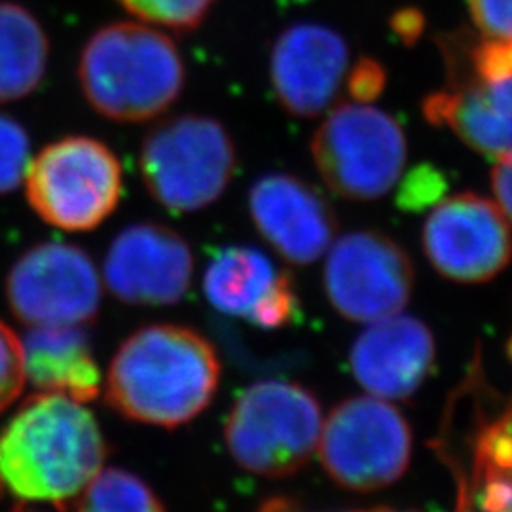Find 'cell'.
I'll return each instance as SVG.
<instances>
[{"label": "cell", "instance_id": "21", "mask_svg": "<svg viewBox=\"0 0 512 512\" xmlns=\"http://www.w3.org/2000/svg\"><path fill=\"white\" fill-rule=\"evenodd\" d=\"M131 16L171 31H194L202 25L217 0H118Z\"/></svg>", "mask_w": 512, "mask_h": 512}, {"label": "cell", "instance_id": "9", "mask_svg": "<svg viewBox=\"0 0 512 512\" xmlns=\"http://www.w3.org/2000/svg\"><path fill=\"white\" fill-rule=\"evenodd\" d=\"M10 310L27 327H84L97 315L103 289L92 258L71 243L31 247L6 277Z\"/></svg>", "mask_w": 512, "mask_h": 512}, {"label": "cell", "instance_id": "28", "mask_svg": "<svg viewBox=\"0 0 512 512\" xmlns=\"http://www.w3.org/2000/svg\"><path fill=\"white\" fill-rule=\"evenodd\" d=\"M476 27L490 38H512V0H467Z\"/></svg>", "mask_w": 512, "mask_h": 512}, {"label": "cell", "instance_id": "6", "mask_svg": "<svg viewBox=\"0 0 512 512\" xmlns=\"http://www.w3.org/2000/svg\"><path fill=\"white\" fill-rule=\"evenodd\" d=\"M25 196L46 224L65 232H88L118 207L122 164L103 141L86 135L63 137L31 160Z\"/></svg>", "mask_w": 512, "mask_h": 512}, {"label": "cell", "instance_id": "26", "mask_svg": "<svg viewBox=\"0 0 512 512\" xmlns=\"http://www.w3.org/2000/svg\"><path fill=\"white\" fill-rule=\"evenodd\" d=\"M465 54L475 80L490 82L512 78V38H488L475 42Z\"/></svg>", "mask_w": 512, "mask_h": 512}, {"label": "cell", "instance_id": "14", "mask_svg": "<svg viewBox=\"0 0 512 512\" xmlns=\"http://www.w3.org/2000/svg\"><path fill=\"white\" fill-rule=\"evenodd\" d=\"M256 230L294 266H310L329 251L338 220L325 196L300 177L270 173L249 190Z\"/></svg>", "mask_w": 512, "mask_h": 512}, {"label": "cell", "instance_id": "31", "mask_svg": "<svg viewBox=\"0 0 512 512\" xmlns=\"http://www.w3.org/2000/svg\"><path fill=\"white\" fill-rule=\"evenodd\" d=\"M255 512H317L311 511L304 503L293 497H272L264 501Z\"/></svg>", "mask_w": 512, "mask_h": 512}, {"label": "cell", "instance_id": "12", "mask_svg": "<svg viewBox=\"0 0 512 512\" xmlns=\"http://www.w3.org/2000/svg\"><path fill=\"white\" fill-rule=\"evenodd\" d=\"M194 274L188 241L175 230L139 222L110 243L103 277L110 293L135 306H169L183 300Z\"/></svg>", "mask_w": 512, "mask_h": 512}, {"label": "cell", "instance_id": "23", "mask_svg": "<svg viewBox=\"0 0 512 512\" xmlns=\"http://www.w3.org/2000/svg\"><path fill=\"white\" fill-rule=\"evenodd\" d=\"M458 512H512V471L459 484Z\"/></svg>", "mask_w": 512, "mask_h": 512}, {"label": "cell", "instance_id": "30", "mask_svg": "<svg viewBox=\"0 0 512 512\" xmlns=\"http://www.w3.org/2000/svg\"><path fill=\"white\" fill-rule=\"evenodd\" d=\"M492 190L497 207L512 222V156L503 158L495 164L492 171Z\"/></svg>", "mask_w": 512, "mask_h": 512}, {"label": "cell", "instance_id": "33", "mask_svg": "<svg viewBox=\"0 0 512 512\" xmlns=\"http://www.w3.org/2000/svg\"><path fill=\"white\" fill-rule=\"evenodd\" d=\"M509 359L512 361V338L509 340Z\"/></svg>", "mask_w": 512, "mask_h": 512}, {"label": "cell", "instance_id": "11", "mask_svg": "<svg viewBox=\"0 0 512 512\" xmlns=\"http://www.w3.org/2000/svg\"><path fill=\"white\" fill-rule=\"evenodd\" d=\"M423 253L442 277L486 283L512 258L507 217L484 196L461 192L437 203L421 230Z\"/></svg>", "mask_w": 512, "mask_h": 512}, {"label": "cell", "instance_id": "7", "mask_svg": "<svg viewBox=\"0 0 512 512\" xmlns=\"http://www.w3.org/2000/svg\"><path fill=\"white\" fill-rule=\"evenodd\" d=\"M321 179L346 200L370 202L387 194L403 175L408 143L395 116L368 103L330 110L311 139Z\"/></svg>", "mask_w": 512, "mask_h": 512}, {"label": "cell", "instance_id": "1", "mask_svg": "<svg viewBox=\"0 0 512 512\" xmlns=\"http://www.w3.org/2000/svg\"><path fill=\"white\" fill-rule=\"evenodd\" d=\"M105 458L107 444L92 412L71 397L38 391L0 431V495L74 505Z\"/></svg>", "mask_w": 512, "mask_h": 512}, {"label": "cell", "instance_id": "17", "mask_svg": "<svg viewBox=\"0 0 512 512\" xmlns=\"http://www.w3.org/2000/svg\"><path fill=\"white\" fill-rule=\"evenodd\" d=\"M421 110L431 126L450 129L476 152L494 160L512 156V78L454 82L429 93Z\"/></svg>", "mask_w": 512, "mask_h": 512}, {"label": "cell", "instance_id": "8", "mask_svg": "<svg viewBox=\"0 0 512 512\" xmlns=\"http://www.w3.org/2000/svg\"><path fill=\"white\" fill-rule=\"evenodd\" d=\"M317 452L336 484L374 492L397 482L408 469L412 431L393 404L374 395L353 397L330 412Z\"/></svg>", "mask_w": 512, "mask_h": 512}, {"label": "cell", "instance_id": "27", "mask_svg": "<svg viewBox=\"0 0 512 512\" xmlns=\"http://www.w3.org/2000/svg\"><path fill=\"white\" fill-rule=\"evenodd\" d=\"M385 84V67L372 57H361L349 74H346L349 97L355 99V103H372L384 93Z\"/></svg>", "mask_w": 512, "mask_h": 512}, {"label": "cell", "instance_id": "3", "mask_svg": "<svg viewBox=\"0 0 512 512\" xmlns=\"http://www.w3.org/2000/svg\"><path fill=\"white\" fill-rule=\"evenodd\" d=\"M78 82L97 114L112 122H147L181 97L186 67L160 27L122 21L97 29L78 59Z\"/></svg>", "mask_w": 512, "mask_h": 512}, {"label": "cell", "instance_id": "19", "mask_svg": "<svg viewBox=\"0 0 512 512\" xmlns=\"http://www.w3.org/2000/svg\"><path fill=\"white\" fill-rule=\"evenodd\" d=\"M50 40L27 8L0 0V105L37 90L48 71Z\"/></svg>", "mask_w": 512, "mask_h": 512}, {"label": "cell", "instance_id": "5", "mask_svg": "<svg viewBox=\"0 0 512 512\" xmlns=\"http://www.w3.org/2000/svg\"><path fill=\"white\" fill-rule=\"evenodd\" d=\"M321 429V404L311 391L283 380H264L247 387L232 406L224 439L239 467L281 478L308 465Z\"/></svg>", "mask_w": 512, "mask_h": 512}, {"label": "cell", "instance_id": "29", "mask_svg": "<svg viewBox=\"0 0 512 512\" xmlns=\"http://www.w3.org/2000/svg\"><path fill=\"white\" fill-rule=\"evenodd\" d=\"M391 29L403 44L412 46L425 31V16L418 8H403L391 18Z\"/></svg>", "mask_w": 512, "mask_h": 512}, {"label": "cell", "instance_id": "22", "mask_svg": "<svg viewBox=\"0 0 512 512\" xmlns=\"http://www.w3.org/2000/svg\"><path fill=\"white\" fill-rule=\"evenodd\" d=\"M31 139L18 120L0 114V196L25 181L31 164Z\"/></svg>", "mask_w": 512, "mask_h": 512}, {"label": "cell", "instance_id": "16", "mask_svg": "<svg viewBox=\"0 0 512 512\" xmlns=\"http://www.w3.org/2000/svg\"><path fill=\"white\" fill-rule=\"evenodd\" d=\"M435 338L425 323L410 315H391L370 323L349 353L353 376L384 401L412 397L435 363Z\"/></svg>", "mask_w": 512, "mask_h": 512}, {"label": "cell", "instance_id": "20", "mask_svg": "<svg viewBox=\"0 0 512 512\" xmlns=\"http://www.w3.org/2000/svg\"><path fill=\"white\" fill-rule=\"evenodd\" d=\"M76 512H165L147 482L124 469H101L74 501Z\"/></svg>", "mask_w": 512, "mask_h": 512}, {"label": "cell", "instance_id": "32", "mask_svg": "<svg viewBox=\"0 0 512 512\" xmlns=\"http://www.w3.org/2000/svg\"><path fill=\"white\" fill-rule=\"evenodd\" d=\"M366 512H399V511H393V509H376V511H366Z\"/></svg>", "mask_w": 512, "mask_h": 512}, {"label": "cell", "instance_id": "25", "mask_svg": "<svg viewBox=\"0 0 512 512\" xmlns=\"http://www.w3.org/2000/svg\"><path fill=\"white\" fill-rule=\"evenodd\" d=\"M25 384L23 342L14 330L0 321V412L18 401Z\"/></svg>", "mask_w": 512, "mask_h": 512}, {"label": "cell", "instance_id": "15", "mask_svg": "<svg viewBox=\"0 0 512 512\" xmlns=\"http://www.w3.org/2000/svg\"><path fill=\"white\" fill-rule=\"evenodd\" d=\"M203 291L213 308L262 329L287 327L300 311L291 277L245 245L224 247L213 256L203 275Z\"/></svg>", "mask_w": 512, "mask_h": 512}, {"label": "cell", "instance_id": "13", "mask_svg": "<svg viewBox=\"0 0 512 512\" xmlns=\"http://www.w3.org/2000/svg\"><path fill=\"white\" fill-rule=\"evenodd\" d=\"M349 67L346 38L321 23H296L275 40L270 80L285 112L313 118L329 109Z\"/></svg>", "mask_w": 512, "mask_h": 512}, {"label": "cell", "instance_id": "18", "mask_svg": "<svg viewBox=\"0 0 512 512\" xmlns=\"http://www.w3.org/2000/svg\"><path fill=\"white\" fill-rule=\"evenodd\" d=\"M25 376L42 393L78 403L99 397L103 378L82 327H33L23 340Z\"/></svg>", "mask_w": 512, "mask_h": 512}, {"label": "cell", "instance_id": "2", "mask_svg": "<svg viewBox=\"0 0 512 512\" xmlns=\"http://www.w3.org/2000/svg\"><path fill=\"white\" fill-rule=\"evenodd\" d=\"M219 380V355L200 332L150 325L133 332L116 351L105 397L128 420L173 429L202 414Z\"/></svg>", "mask_w": 512, "mask_h": 512}, {"label": "cell", "instance_id": "34", "mask_svg": "<svg viewBox=\"0 0 512 512\" xmlns=\"http://www.w3.org/2000/svg\"><path fill=\"white\" fill-rule=\"evenodd\" d=\"M14 512H37V511H29V509H23V507H21V509H16V511Z\"/></svg>", "mask_w": 512, "mask_h": 512}, {"label": "cell", "instance_id": "10", "mask_svg": "<svg viewBox=\"0 0 512 512\" xmlns=\"http://www.w3.org/2000/svg\"><path fill=\"white\" fill-rule=\"evenodd\" d=\"M323 279L329 302L342 317L374 323L406 308L414 266L395 239L357 230L332 241Z\"/></svg>", "mask_w": 512, "mask_h": 512}, {"label": "cell", "instance_id": "24", "mask_svg": "<svg viewBox=\"0 0 512 512\" xmlns=\"http://www.w3.org/2000/svg\"><path fill=\"white\" fill-rule=\"evenodd\" d=\"M448 192V177L431 164L416 165L406 173L397 194V205L406 213H420L433 207Z\"/></svg>", "mask_w": 512, "mask_h": 512}, {"label": "cell", "instance_id": "4", "mask_svg": "<svg viewBox=\"0 0 512 512\" xmlns=\"http://www.w3.org/2000/svg\"><path fill=\"white\" fill-rule=\"evenodd\" d=\"M238 152L228 129L202 114L169 118L139 152L148 194L173 213H194L219 200L236 175Z\"/></svg>", "mask_w": 512, "mask_h": 512}]
</instances>
